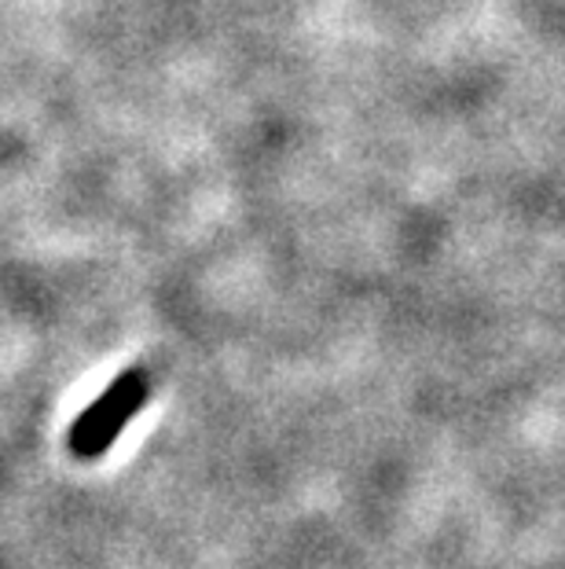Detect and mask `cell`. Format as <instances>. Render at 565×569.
I'll use <instances>...</instances> for the list:
<instances>
[{
    "label": "cell",
    "instance_id": "obj_1",
    "mask_svg": "<svg viewBox=\"0 0 565 569\" xmlns=\"http://www.w3.org/2000/svg\"><path fill=\"white\" fill-rule=\"evenodd\" d=\"M148 397H151L148 371L132 368L125 375H118L100 393V401L74 419V427H70V452L85 459V463L89 459H100L118 441V433L129 427V419L148 405Z\"/></svg>",
    "mask_w": 565,
    "mask_h": 569
}]
</instances>
